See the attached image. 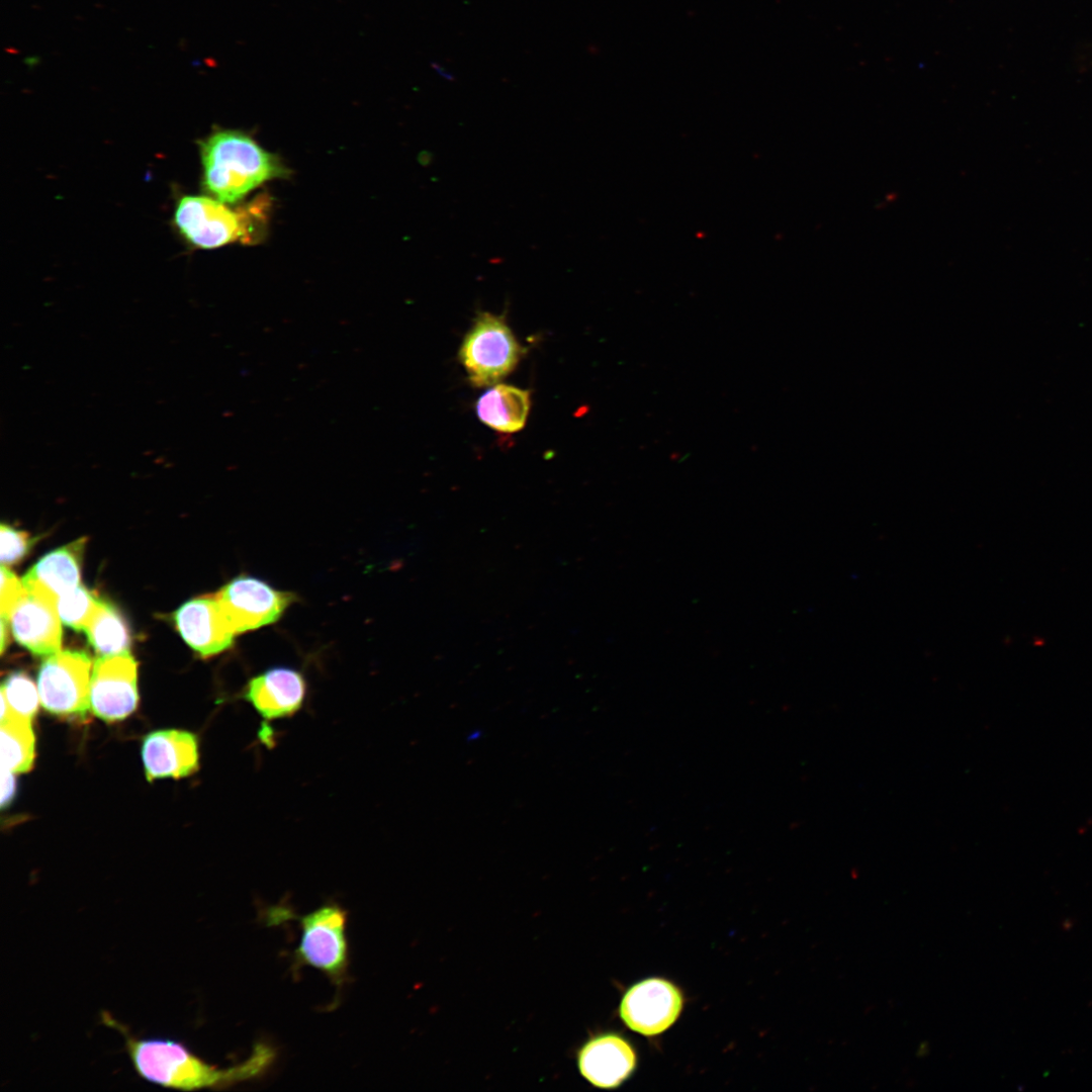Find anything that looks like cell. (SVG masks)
I'll return each mask as SVG.
<instances>
[{"instance_id":"obj_1","label":"cell","mask_w":1092,"mask_h":1092,"mask_svg":"<svg viewBox=\"0 0 1092 1092\" xmlns=\"http://www.w3.org/2000/svg\"><path fill=\"white\" fill-rule=\"evenodd\" d=\"M103 1020L123 1035L125 1050L138 1075L166 1088L182 1091L229 1088L237 1083L261 1077L276 1058L273 1046L258 1042L247 1060L220 1069L198 1058L181 1042L172 1039L136 1038L108 1014H103Z\"/></svg>"},{"instance_id":"obj_2","label":"cell","mask_w":1092,"mask_h":1092,"mask_svg":"<svg viewBox=\"0 0 1092 1092\" xmlns=\"http://www.w3.org/2000/svg\"><path fill=\"white\" fill-rule=\"evenodd\" d=\"M203 185L217 200L235 203L261 184L285 177L281 160L248 134L218 130L201 144Z\"/></svg>"},{"instance_id":"obj_3","label":"cell","mask_w":1092,"mask_h":1092,"mask_svg":"<svg viewBox=\"0 0 1092 1092\" xmlns=\"http://www.w3.org/2000/svg\"><path fill=\"white\" fill-rule=\"evenodd\" d=\"M271 200L260 195L238 208L205 196H184L174 220L193 246L214 249L231 243L258 244L266 235Z\"/></svg>"},{"instance_id":"obj_4","label":"cell","mask_w":1092,"mask_h":1092,"mask_svg":"<svg viewBox=\"0 0 1092 1092\" xmlns=\"http://www.w3.org/2000/svg\"><path fill=\"white\" fill-rule=\"evenodd\" d=\"M284 917L297 920L301 931L299 944L292 956V971L303 967L313 968L322 972L334 987L342 989L349 979L350 965L347 910L333 902L304 915L291 913L290 909L284 907H273L268 912L267 921L277 924Z\"/></svg>"},{"instance_id":"obj_5","label":"cell","mask_w":1092,"mask_h":1092,"mask_svg":"<svg viewBox=\"0 0 1092 1092\" xmlns=\"http://www.w3.org/2000/svg\"><path fill=\"white\" fill-rule=\"evenodd\" d=\"M522 355L515 335L500 315L478 312L463 339L459 358L471 384H496L517 366Z\"/></svg>"},{"instance_id":"obj_6","label":"cell","mask_w":1092,"mask_h":1092,"mask_svg":"<svg viewBox=\"0 0 1092 1092\" xmlns=\"http://www.w3.org/2000/svg\"><path fill=\"white\" fill-rule=\"evenodd\" d=\"M91 660L81 651L49 655L37 675L41 706L63 716H85L90 707Z\"/></svg>"},{"instance_id":"obj_7","label":"cell","mask_w":1092,"mask_h":1092,"mask_svg":"<svg viewBox=\"0 0 1092 1092\" xmlns=\"http://www.w3.org/2000/svg\"><path fill=\"white\" fill-rule=\"evenodd\" d=\"M215 598L236 635L275 623L296 599L246 574L222 586Z\"/></svg>"},{"instance_id":"obj_8","label":"cell","mask_w":1092,"mask_h":1092,"mask_svg":"<svg viewBox=\"0 0 1092 1092\" xmlns=\"http://www.w3.org/2000/svg\"><path fill=\"white\" fill-rule=\"evenodd\" d=\"M138 669L128 651L101 656L93 664L90 684V707L105 721L126 718L139 702Z\"/></svg>"},{"instance_id":"obj_9","label":"cell","mask_w":1092,"mask_h":1092,"mask_svg":"<svg viewBox=\"0 0 1092 1092\" xmlns=\"http://www.w3.org/2000/svg\"><path fill=\"white\" fill-rule=\"evenodd\" d=\"M681 1008L679 990L666 980L653 978L634 985L626 992L620 1015L629 1028L651 1036L671 1026Z\"/></svg>"},{"instance_id":"obj_10","label":"cell","mask_w":1092,"mask_h":1092,"mask_svg":"<svg viewBox=\"0 0 1092 1092\" xmlns=\"http://www.w3.org/2000/svg\"><path fill=\"white\" fill-rule=\"evenodd\" d=\"M25 587V586H24ZM8 623L16 641L35 655L61 649L62 626L57 599L36 587H25Z\"/></svg>"},{"instance_id":"obj_11","label":"cell","mask_w":1092,"mask_h":1092,"mask_svg":"<svg viewBox=\"0 0 1092 1092\" xmlns=\"http://www.w3.org/2000/svg\"><path fill=\"white\" fill-rule=\"evenodd\" d=\"M303 675L290 667L269 668L253 676L243 698L265 721L289 718L303 706L306 698Z\"/></svg>"},{"instance_id":"obj_12","label":"cell","mask_w":1092,"mask_h":1092,"mask_svg":"<svg viewBox=\"0 0 1092 1092\" xmlns=\"http://www.w3.org/2000/svg\"><path fill=\"white\" fill-rule=\"evenodd\" d=\"M174 621L184 641L204 657L228 649L236 636L215 596L183 604L176 611Z\"/></svg>"},{"instance_id":"obj_13","label":"cell","mask_w":1092,"mask_h":1092,"mask_svg":"<svg viewBox=\"0 0 1092 1092\" xmlns=\"http://www.w3.org/2000/svg\"><path fill=\"white\" fill-rule=\"evenodd\" d=\"M198 743L195 735L182 730H159L148 734L142 746V758L148 781L183 778L198 768Z\"/></svg>"},{"instance_id":"obj_14","label":"cell","mask_w":1092,"mask_h":1092,"mask_svg":"<svg viewBox=\"0 0 1092 1092\" xmlns=\"http://www.w3.org/2000/svg\"><path fill=\"white\" fill-rule=\"evenodd\" d=\"M581 1075L600 1088H615L634 1071L636 1055L630 1043L617 1034L589 1039L577 1057Z\"/></svg>"},{"instance_id":"obj_15","label":"cell","mask_w":1092,"mask_h":1092,"mask_svg":"<svg viewBox=\"0 0 1092 1092\" xmlns=\"http://www.w3.org/2000/svg\"><path fill=\"white\" fill-rule=\"evenodd\" d=\"M85 539L81 538L40 558L23 576L25 587H36L58 599L80 584Z\"/></svg>"},{"instance_id":"obj_16","label":"cell","mask_w":1092,"mask_h":1092,"mask_svg":"<svg viewBox=\"0 0 1092 1092\" xmlns=\"http://www.w3.org/2000/svg\"><path fill=\"white\" fill-rule=\"evenodd\" d=\"M531 406L530 391L496 383L477 400L478 419L491 429L514 433L525 427Z\"/></svg>"},{"instance_id":"obj_17","label":"cell","mask_w":1092,"mask_h":1092,"mask_svg":"<svg viewBox=\"0 0 1092 1092\" xmlns=\"http://www.w3.org/2000/svg\"><path fill=\"white\" fill-rule=\"evenodd\" d=\"M31 720L12 711L1 716V768L20 774L31 767L35 742Z\"/></svg>"},{"instance_id":"obj_18","label":"cell","mask_w":1092,"mask_h":1092,"mask_svg":"<svg viewBox=\"0 0 1092 1092\" xmlns=\"http://www.w3.org/2000/svg\"><path fill=\"white\" fill-rule=\"evenodd\" d=\"M84 632L91 646L102 656L128 651V628L119 613L103 601H99Z\"/></svg>"},{"instance_id":"obj_19","label":"cell","mask_w":1092,"mask_h":1092,"mask_svg":"<svg viewBox=\"0 0 1092 1092\" xmlns=\"http://www.w3.org/2000/svg\"><path fill=\"white\" fill-rule=\"evenodd\" d=\"M99 601L91 592L79 584L57 599V611L62 623L75 630L84 631Z\"/></svg>"},{"instance_id":"obj_20","label":"cell","mask_w":1092,"mask_h":1092,"mask_svg":"<svg viewBox=\"0 0 1092 1092\" xmlns=\"http://www.w3.org/2000/svg\"><path fill=\"white\" fill-rule=\"evenodd\" d=\"M1 697L15 714L31 718L38 707L39 694L34 682L23 672L11 673L1 687Z\"/></svg>"},{"instance_id":"obj_21","label":"cell","mask_w":1092,"mask_h":1092,"mask_svg":"<svg viewBox=\"0 0 1092 1092\" xmlns=\"http://www.w3.org/2000/svg\"><path fill=\"white\" fill-rule=\"evenodd\" d=\"M1 563L11 565L21 559L30 546V540L26 533L20 532L10 526L1 525Z\"/></svg>"},{"instance_id":"obj_22","label":"cell","mask_w":1092,"mask_h":1092,"mask_svg":"<svg viewBox=\"0 0 1092 1092\" xmlns=\"http://www.w3.org/2000/svg\"><path fill=\"white\" fill-rule=\"evenodd\" d=\"M1 619L9 621L11 613L25 592V587L13 572L1 565Z\"/></svg>"},{"instance_id":"obj_23","label":"cell","mask_w":1092,"mask_h":1092,"mask_svg":"<svg viewBox=\"0 0 1092 1092\" xmlns=\"http://www.w3.org/2000/svg\"><path fill=\"white\" fill-rule=\"evenodd\" d=\"M13 772L1 768V805L4 807L11 800L14 794L15 781Z\"/></svg>"},{"instance_id":"obj_24","label":"cell","mask_w":1092,"mask_h":1092,"mask_svg":"<svg viewBox=\"0 0 1092 1092\" xmlns=\"http://www.w3.org/2000/svg\"><path fill=\"white\" fill-rule=\"evenodd\" d=\"M7 629H8L7 621L4 620V619H1V651L2 652H3L4 648H5L6 641H7V636H8Z\"/></svg>"}]
</instances>
